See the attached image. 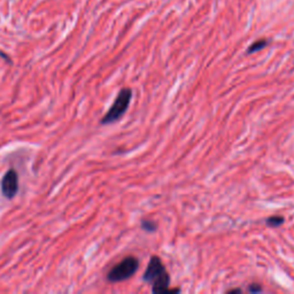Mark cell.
Returning <instances> with one entry per match:
<instances>
[{
	"label": "cell",
	"mask_w": 294,
	"mask_h": 294,
	"mask_svg": "<svg viewBox=\"0 0 294 294\" xmlns=\"http://www.w3.org/2000/svg\"><path fill=\"white\" fill-rule=\"evenodd\" d=\"M144 281L152 284V292L153 293H178L181 290H170V277L167 273L166 267L158 256H152L147 264L146 271L144 274Z\"/></svg>",
	"instance_id": "1"
},
{
	"label": "cell",
	"mask_w": 294,
	"mask_h": 294,
	"mask_svg": "<svg viewBox=\"0 0 294 294\" xmlns=\"http://www.w3.org/2000/svg\"><path fill=\"white\" fill-rule=\"evenodd\" d=\"M132 98V91L130 89H122L118 93V96L115 99V101L109 110L107 111V114L102 117L101 123L102 124H109L113 123V122L120 120V118L123 116L124 113L128 109L130 105V101H131Z\"/></svg>",
	"instance_id": "2"
},
{
	"label": "cell",
	"mask_w": 294,
	"mask_h": 294,
	"mask_svg": "<svg viewBox=\"0 0 294 294\" xmlns=\"http://www.w3.org/2000/svg\"><path fill=\"white\" fill-rule=\"evenodd\" d=\"M139 267V261L133 256H128L124 260H122L120 263H117L113 269H111L107 278L111 283L123 282L125 279H129L137 273Z\"/></svg>",
	"instance_id": "3"
},
{
	"label": "cell",
	"mask_w": 294,
	"mask_h": 294,
	"mask_svg": "<svg viewBox=\"0 0 294 294\" xmlns=\"http://www.w3.org/2000/svg\"><path fill=\"white\" fill-rule=\"evenodd\" d=\"M17 174L15 170H8L1 182V190L6 198H13L17 192Z\"/></svg>",
	"instance_id": "4"
},
{
	"label": "cell",
	"mask_w": 294,
	"mask_h": 294,
	"mask_svg": "<svg viewBox=\"0 0 294 294\" xmlns=\"http://www.w3.org/2000/svg\"><path fill=\"white\" fill-rule=\"evenodd\" d=\"M267 225L270 226V228H278V226H281L283 223H284V217L283 216H271V217H268L267 218Z\"/></svg>",
	"instance_id": "5"
},
{
	"label": "cell",
	"mask_w": 294,
	"mask_h": 294,
	"mask_svg": "<svg viewBox=\"0 0 294 294\" xmlns=\"http://www.w3.org/2000/svg\"><path fill=\"white\" fill-rule=\"evenodd\" d=\"M268 45V42L266 39H261V40H258V42H255L254 44H252L251 46H249L247 53L248 54H252V53H255V52L258 51H261L262 48H264Z\"/></svg>",
	"instance_id": "6"
},
{
	"label": "cell",
	"mask_w": 294,
	"mask_h": 294,
	"mask_svg": "<svg viewBox=\"0 0 294 294\" xmlns=\"http://www.w3.org/2000/svg\"><path fill=\"white\" fill-rule=\"evenodd\" d=\"M141 228H143L144 231L146 232H154L158 229V225L153 221H143L141 222Z\"/></svg>",
	"instance_id": "7"
},
{
	"label": "cell",
	"mask_w": 294,
	"mask_h": 294,
	"mask_svg": "<svg viewBox=\"0 0 294 294\" xmlns=\"http://www.w3.org/2000/svg\"><path fill=\"white\" fill-rule=\"evenodd\" d=\"M261 291H262V288L259 284H252V285H249V288H248L249 293H259Z\"/></svg>",
	"instance_id": "8"
},
{
	"label": "cell",
	"mask_w": 294,
	"mask_h": 294,
	"mask_svg": "<svg viewBox=\"0 0 294 294\" xmlns=\"http://www.w3.org/2000/svg\"><path fill=\"white\" fill-rule=\"evenodd\" d=\"M228 293H241V290L233 289V290H230V291H228Z\"/></svg>",
	"instance_id": "9"
}]
</instances>
